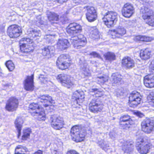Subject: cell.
I'll return each mask as SVG.
<instances>
[{"label":"cell","instance_id":"1","mask_svg":"<svg viewBox=\"0 0 154 154\" xmlns=\"http://www.w3.org/2000/svg\"><path fill=\"white\" fill-rule=\"evenodd\" d=\"M29 110L31 115L38 121H45L46 115L44 108L39 104L32 103L29 106Z\"/></svg>","mask_w":154,"mask_h":154},{"label":"cell","instance_id":"2","mask_svg":"<svg viewBox=\"0 0 154 154\" xmlns=\"http://www.w3.org/2000/svg\"><path fill=\"white\" fill-rule=\"evenodd\" d=\"M70 135L73 141L76 143H81L85 140L87 132L83 127L76 125L71 128Z\"/></svg>","mask_w":154,"mask_h":154},{"label":"cell","instance_id":"3","mask_svg":"<svg viewBox=\"0 0 154 154\" xmlns=\"http://www.w3.org/2000/svg\"><path fill=\"white\" fill-rule=\"evenodd\" d=\"M151 147L150 141L146 137H139L137 140V149L140 153H147L150 151Z\"/></svg>","mask_w":154,"mask_h":154},{"label":"cell","instance_id":"4","mask_svg":"<svg viewBox=\"0 0 154 154\" xmlns=\"http://www.w3.org/2000/svg\"><path fill=\"white\" fill-rule=\"evenodd\" d=\"M20 48L21 51L23 53L32 52L35 49V44L33 41L29 38H23L20 40Z\"/></svg>","mask_w":154,"mask_h":154},{"label":"cell","instance_id":"5","mask_svg":"<svg viewBox=\"0 0 154 154\" xmlns=\"http://www.w3.org/2000/svg\"><path fill=\"white\" fill-rule=\"evenodd\" d=\"M72 60L68 54H62L60 55L57 61L58 68L61 70L67 69L71 66Z\"/></svg>","mask_w":154,"mask_h":154},{"label":"cell","instance_id":"6","mask_svg":"<svg viewBox=\"0 0 154 154\" xmlns=\"http://www.w3.org/2000/svg\"><path fill=\"white\" fill-rule=\"evenodd\" d=\"M103 20L107 27L112 28L116 25L117 22V14L115 12H108L105 14Z\"/></svg>","mask_w":154,"mask_h":154},{"label":"cell","instance_id":"7","mask_svg":"<svg viewBox=\"0 0 154 154\" xmlns=\"http://www.w3.org/2000/svg\"><path fill=\"white\" fill-rule=\"evenodd\" d=\"M143 19L150 26H154V12L151 9L143 7L141 9Z\"/></svg>","mask_w":154,"mask_h":154},{"label":"cell","instance_id":"8","mask_svg":"<svg viewBox=\"0 0 154 154\" xmlns=\"http://www.w3.org/2000/svg\"><path fill=\"white\" fill-rule=\"evenodd\" d=\"M71 42L75 48L80 49L87 44V39L82 34L74 35L71 39Z\"/></svg>","mask_w":154,"mask_h":154},{"label":"cell","instance_id":"9","mask_svg":"<svg viewBox=\"0 0 154 154\" xmlns=\"http://www.w3.org/2000/svg\"><path fill=\"white\" fill-rule=\"evenodd\" d=\"M50 123L51 127L56 130H60L64 125V121L63 118L57 115L51 116L50 118Z\"/></svg>","mask_w":154,"mask_h":154},{"label":"cell","instance_id":"10","mask_svg":"<svg viewBox=\"0 0 154 154\" xmlns=\"http://www.w3.org/2000/svg\"><path fill=\"white\" fill-rule=\"evenodd\" d=\"M61 85L67 88H71L74 85V80L70 76L66 74H60L57 77Z\"/></svg>","mask_w":154,"mask_h":154},{"label":"cell","instance_id":"11","mask_svg":"<svg viewBox=\"0 0 154 154\" xmlns=\"http://www.w3.org/2000/svg\"><path fill=\"white\" fill-rule=\"evenodd\" d=\"M85 99V94L81 90H76L74 92L72 96V102L74 105L80 106L84 102Z\"/></svg>","mask_w":154,"mask_h":154},{"label":"cell","instance_id":"12","mask_svg":"<svg viewBox=\"0 0 154 154\" xmlns=\"http://www.w3.org/2000/svg\"><path fill=\"white\" fill-rule=\"evenodd\" d=\"M142 97L139 92L134 91L131 93L129 98L128 104L131 107L136 108L140 104Z\"/></svg>","mask_w":154,"mask_h":154},{"label":"cell","instance_id":"13","mask_svg":"<svg viewBox=\"0 0 154 154\" xmlns=\"http://www.w3.org/2000/svg\"><path fill=\"white\" fill-rule=\"evenodd\" d=\"M22 33V30L21 27L16 24L11 25L7 29V34L12 39H15L20 37Z\"/></svg>","mask_w":154,"mask_h":154},{"label":"cell","instance_id":"14","mask_svg":"<svg viewBox=\"0 0 154 154\" xmlns=\"http://www.w3.org/2000/svg\"><path fill=\"white\" fill-rule=\"evenodd\" d=\"M103 104L99 99H94L90 103L89 108L92 113H98L102 110Z\"/></svg>","mask_w":154,"mask_h":154},{"label":"cell","instance_id":"15","mask_svg":"<svg viewBox=\"0 0 154 154\" xmlns=\"http://www.w3.org/2000/svg\"><path fill=\"white\" fill-rule=\"evenodd\" d=\"M19 101L15 97H11L9 99L6 103L5 109L9 112H13L18 108Z\"/></svg>","mask_w":154,"mask_h":154},{"label":"cell","instance_id":"16","mask_svg":"<svg viewBox=\"0 0 154 154\" xmlns=\"http://www.w3.org/2000/svg\"><path fill=\"white\" fill-rule=\"evenodd\" d=\"M82 30V28L80 25L75 23L70 24L66 28L68 33L73 36L79 34L81 32Z\"/></svg>","mask_w":154,"mask_h":154},{"label":"cell","instance_id":"17","mask_svg":"<svg viewBox=\"0 0 154 154\" xmlns=\"http://www.w3.org/2000/svg\"><path fill=\"white\" fill-rule=\"evenodd\" d=\"M142 130L146 134H150L154 130V122L151 119H146L142 124Z\"/></svg>","mask_w":154,"mask_h":154},{"label":"cell","instance_id":"18","mask_svg":"<svg viewBox=\"0 0 154 154\" xmlns=\"http://www.w3.org/2000/svg\"><path fill=\"white\" fill-rule=\"evenodd\" d=\"M39 100L42 105L46 108H51L53 106L54 101L50 96L43 95L39 98Z\"/></svg>","mask_w":154,"mask_h":154},{"label":"cell","instance_id":"19","mask_svg":"<svg viewBox=\"0 0 154 154\" xmlns=\"http://www.w3.org/2000/svg\"><path fill=\"white\" fill-rule=\"evenodd\" d=\"M133 124V120L129 116L124 115L120 118V125L123 129H129Z\"/></svg>","mask_w":154,"mask_h":154},{"label":"cell","instance_id":"20","mask_svg":"<svg viewBox=\"0 0 154 154\" xmlns=\"http://www.w3.org/2000/svg\"><path fill=\"white\" fill-rule=\"evenodd\" d=\"M86 9H87L86 17L88 20L90 22H92L96 20L97 15L95 8L91 6H88L86 8Z\"/></svg>","mask_w":154,"mask_h":154},{"label":"cell","instance_id":"21","mask_svg":"<svg viewBox=\"0 0 154 154\" xmlns=\"http://www.w3.org/2000/svg\"><path fill=\"white\" fill-rule=\"evenodd\" d=\"M134 6L129 3H127L122 9V13L123 16L126 18H130L134 13Z\"/></svg>","mask_w":154,"mask_h":154},{"label":"cell","instance_id":"22","mask_svg":"<svg viewBox=\"0 0 154 154\" xmlns=\"http://www.w3.org/2000/svg\"><path fill=\"white\" fill-rule=\"evenodd\" d=\"M34 75L28 76L24 81V89L27 91H31L34 90Z\"/></svg>","mask_w":154,"mask_h":154},{"label":"cell","instance_id":"23","mask_svg":"<svg viewBox=\"0 0 154 154\" xmlns=\"http://www.w3.org/2000/svg\"><path fill=\"white\" fill-rule=\"evenodd\" d=\"M126 32V31L123 27H118L114 30H110L109 32V35L112 37H118L123 36Z\"/></svg>","mask_w":154,"mask_h":154},{"label":"cell","instance_id":"24","mask_svg":"<svg viewBox=\"0 0 154 154\" xmlns=\"http://www.w3.org/2000/svg\"><path fill=\"white\" fill-rule=\"evenodd\" d=\"M70 46V43L68 40L60 39L57 43V47L60 51L65 50Z\"/></svg>","mask_w":154,"mask_h":154},{"label":"cell","instance_id":"25","mask_svg":"<svg viewBox=\"0 0 154 154\" xmlns=\"http://www.w3.org/2000/svg\"><path fill=\"white\" fill-rule=\"evenodd\" d=\"M145 86L147 88L154 87V75H149L146 76L144 78Z\"/></svg>","mask_w":154,"mask_h":154},{"label":"cell","instance_id":"26","mask_svg":"<svg viewBox=\"0 0 154 154\" xmlns=\"http://www.w3.org/2000/svg\"><path fill=\"white\" fill-rule=\"evenodd\" d=\"M123 151L126 153H130L134 150V144L131 141H127L123 143L122 146Z\"/></svg>","mask_w":154,"mask_h":154},{"label":"cell","instance_id":"27","mask_svg":"<svg viewBox=\"0 0 154 154\" xmlns=\"http://www.w3.org/2000/svg\"><path fill=\"white\" fill-rule=\"evenodd\" d=\"M122 64L123 67L127 69L132 68L135 65L134 60L129 57L124 58L122 60Z\"/></svg>","mask_w":154,"mask_h":154},{"label":"cell","instance_id":"28","mask_svg":"<svg viewBox=\"0 0 154 154\" xmlns=\"http://www.w3.org/2000/svg\"><path fill=\"white\" fill-rule=\"evenodd\" d=\"M55 53V48L53 46H48L45 47L42 50L43 56L47 58H51Z\"/></svg>","mask_w":154,"mask_h":154},{"label":"cell","instance_id":"29","mask_svg":"<svg viewBox=\"0 0 154 154\" xmlns=\"http://www.w3.org/2000/svg\"><path fill=\"white\" fill-rule=\"evenodd\" d=\"M23 123V119L21 117L17 118V119L15 120V123H14L15 127H16L17 132H18V137L19 138L21 135V128L22 127Z\"/></svg>","mask_w":154,"mask_h":154},{"label":"cell","instance_id":"30","mask_svg":"<svg viewBox=\"0 0 154 154\" xmlns=\"http://www.w3.org/2000/svg\"><path fill=\"white\" fill-rule=\"evenodd\" d=\"M151 52L148 49H143L140 52V57L143 60H146L150 58L151 57Z\"/></svg>","mask_w":154,"mask_h":154},{"label":"cell","instance_id":"31","mask_svg":"<svg viewBox=\"0 0 154 154\" xmlns=\"http://www.w3.org/2000/svg\"><path fill=\"white\" fill-rule=\"evenodd\" d=\"M122 80V77L119 73H114L111 77V80L114 84H118L121 82Z\"/></svg>","mask_w":154,"mask_h":154},{"label":"cell","instance_id":"32","mask_svg":"<svg viewBox=\"0 0 154 154\" xmlns=\"http://www.w3.org/2000/svg\"><path fill=\"white\" fill-rule=\"evenodd\" d=\"M136 41L144 42H149L152 41L153 39L151 37H146L143 36H137L134 39Z\"/></svg>","mask_w":154,"mask_h":154},{"label":"cell","instance_id":"33","mask_svg":"<svg viewBox=\"0 0 154 154\" xmlns=\"http://www.w3.org/2000/svg\"><path fill=\"white\" fill-rule=\"evenodd\" d=\"M48 19L49 20L52 22H55L58 21L59 16L57 14L54 12H49L48 14Z\"/></svg>","mask_w":154,"mask_h":154},{"label":"cell","instance_id":"34","mask_svg":"<svg viewBox=\"0 0 154 154\" xmlns=\"http://www.w3.org/2000/svg\"><path fill=\"white\" fill-rule=\"evenodd\" d=\"M31 132V129L30 128H27L24 129L22 137V141H26L28 140L29 138Z\"/></svg>","mask_w":154,"mask_h":154},{"label":"cell","instance_id":"35","mask_svg":"<svg viewBox=\"0 0 154 154\" xmlns=\"http://www.w3.org/2000/svg\"><path fill=\"white\" fill-rule=\"evenodd\" d=\"M80 67L82 72L85 76H89L90 75V72L86 63L81 62V63H80Z\"/></svg>","mask_w":154,"mask_h":154},{"label":"cell","instance_id":"36","mask_svg":"<svg viewBox=\"0 0 154 154\" xmlns=\"http://www.w3.org/2000/svg\"><path fill=\"white\" fill-rule=\"evenodd\" d=\"M28 152V149L21 146H18L15 149V154H26Z\"/></svg>","mask_w":154,"mask_h":154},{"label":"cell","instance_id":"37","mask_svg":"<svg viewBox=\"0 0 154 154\" xmlns=\"http://www.w3.org/2000/svg\"><path fill=\"white\" fill-rule=\"evenodd\" d=\"M104 57L106 60L111 61L115 60L116 58V55L113 52H108L104 55Z\"/></svg>","mask_w":154,"mask_h":154},{"label":"cell","instance_id":"38","mask_svg":"<svg viewBox=\"0 0 154 154\" xmlns=\"http://www.w3.org/2000/svg\"><path fill=\"white\" fill-rule=\"evenodd\" d=\"M97 79L99 83L101 84H103L107 82L108 80V77L107 75L101 74L98 77Z\"/></svg>","mask_w":154,"mask_h":154},{"label":"cell","instance_id":"39","mask_svg":"<svg viewBox=\"0 0 154 154\" xmlns=\"http://www.w3.org/2000/svg\"><path fill=\"white\" fill-rule=\"evenodd\" d=\"M5 65L8 68V70L10 71H12L14 70L15 66L12 61L9 60L6 61Z\"/></svg>","mask_w":154,"mask_h":154},{"label":"cell","instance_id":"40","mask_svg":"<svg viewBox=\"0 0 154 154\" xmlns=\"http://www.w3.org/2000/svg\"><path fill=\"white\" fill-rule=\"evenodd\" d=\"M91 93L97 97H101L103 95V92L99 89H93L91 90Z\"/></svg>","mask_w":154,"mask_h":154},{"label":"cell","instance_id":"41","mask_svg":"<svg viewBox=\"0 0 154 154\" xmlns=\"http://www.w3.org/2000/svg\"><path fill=\"white\" fill-rule=\"evenodd\" d=\"M147 100H148V103L151 105L154 106V91H153L149 94L148 97H147Z\"/></svg>","mask_w":154,"mask_h":154},{"label":"cell","instance_id":"42","mask_svg":"<svg viewBox=\"0 0 154 154\" xmlns=\"http://www.w3.org/2000/svg\"><path fill=\"white\" fill-rule=\"evenodd\" d=\"M149 69H150V71L154 73V59L151 62L150 67H149Z\"/></svg>","mask_w":154,"mask_h":154},{"label":"cell","instance_id":"43","mask_svg":"<svg viewBox=\"0 0 154 154\" xmlns=\"http://www.w3.org/2000/svg\"><path fill=\"white\" fill-rule=\"evenodd\" d=\"M90 55H91V56H93V57H97V58H100V55H99L98 54H97V53H96V52H92V53H91Z\"/></svg>","mask_w":154,"mask_h":154},{"label":"cell","instance_id":"44","mask_svg":"<svg viewBox=\"0 0 154 154\" xmlns=\"http://www.w3.org/2000/svg\"><path fill=\"white\" fill-rule=\"evenodd\" d=\"M67 154H78V152L75 151H73V150H70L67 152Z\"/></svg>","mask_w":154,"mask_h":154},{"label":"cell","instance_id":"45","mask_svg":"<svg viewBox=\"0 0 154 154\" xmlns=\"http://www.w3.org/2000/svg\"><path fill=\"white\" fill-rule=\"evenodd\" d=\"M57 2L58 3H59L62 4L66 2L67 1V0H56Z\"/></svg>","mask_w":154,"mask_h":154},{"label":"cell","instance_id":"46","mask_svg":"<svg viewBox=\"0 0 154 154\" xmlns=\"http://www.w3.org/2000/svg\"><path fill=\"white\" fill-rule=\"evenodd\" d=\"M42 152L41 151H38V152H36L35 153H40V154H42Z\"/></svg>","mask_w":154,"mask_h":154}]
</instances>
